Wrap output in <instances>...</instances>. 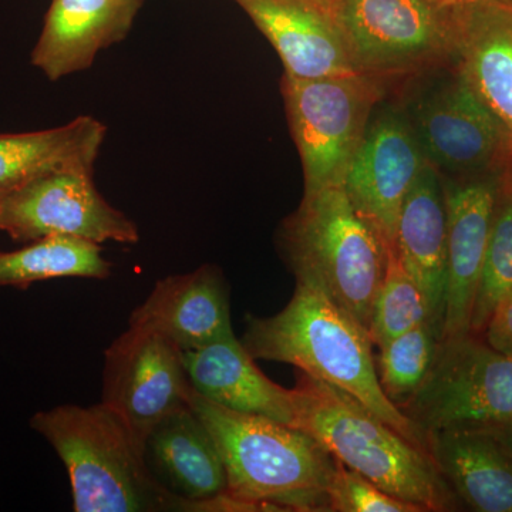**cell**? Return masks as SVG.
Instances as JSON below:
<instances>
[{"label":"cell","instance_id":"obj_9","mask_svg":"<svg viewBox=\"0 0 512 512\" xmlns=\"http://www.w3.org/2000/svg\"><path fill=\"white\" fill-rule=\"evenodd\" d=\"M0 231L29 244L47 237H72L104 244H137V225L97 191L93 167L50 171L3 192Z\"/></svg>","mask_w":512,"mask_h":512},{"label":"cell","instance_id":"obj_10","mask_svg":"<svg viewBox=\"0 0 512 512\" xmlns=\"http://www.w3.org/2000/svg\"><path fill=\"white\" fill-rule=\"evenodd\" d=\"M191 393L183 352L156 330L128 325L104 353L101 403L144 448L161 421L190 406Z\"/></svg>","mask_w":512,"mask_h":512},{"label":"cell","instance_id":"obj_12","mask_svg":"<svg viewBox=\"0 0 512 512\" xmlns=\"http://www.w3.org/2000/svg\"><path fill=\"white\" fill-rule=\"evenodd\" d=\"M426 161L409 120L384 111L370 121L343 188L386 248L396 247L404 200Z\"/></svg>","mask_w":512,"mask_h":512},{"label":"cell","instance_id":"obj_2","mask_svg":"<svg viewBox=\"0 0 512 512\" xmlns=\"http://www.w3.org/2000/svg\"><path fill=\"white\" fill-rule=\"evenodd\" d=\"M190 406L210 431L239 511L329 512L336 460L305 431L234 412L192 389Z\"/></svg>","mask_w":512,"mask_h":512},{"label":"cell","instance_id":"obj_25","mask_svg":"<svg viewBox=\"0 0 512 512\" xmlns=\"http://www.w3.org/2000/svg\"><path fill=\"white\" fill-rule=\"evenodd\" d=\"M386 254V269L369 325L370 339L377 349L429 322L426 298L416 279L404 266L396 247L386 248Z\"/></svg>","mask_w":512,"mask_h":512},{"label":"cell","instance_id":"obj_27","mask_svg":"<svg viewBox=\"0 0 512 512\" xmlns=\"http://www.w3.org/2000/svg\"><path fill=\"white\" fill-rule=\"evenodd\" d=\"M329 505L330 512H424L419 505L386 493L338 460L330 481Z\"/></svg>","mask_w":512,"mask_h":512},{"label":"cell","instance_id":"obj_6","mask_svg":"<svg viewBox=\"0 0 512 512\" xmlns=\"http://www.w3.org/2000/svg\"><path fill=\"white\" fill-rule=\"evenodd\" d=\"M383 79L370 74L282 79L286 114L301 156L305 195L343 187L346 174L384 94Z\"/></svg>","mask_w":512,"mask_h":512},{"label":"cell","instance_id":"obj_23","mask_svg":"<svg viewBox=\"0 0 512 512\" xmlns=\"http://www.w3.org/2000/svg\"><path fill=\"white\" fill-rule=\"evenodd\" d=\"M110 262L101 245L72 237H47L16 251H0V288L26 289L60 278L107 279Z\"/></svg>","mask_w":512,"mask_h":512},{"label":"cell","instance_id":"obj_24","mask_svg":"<svg viewBox=\"0 0 512 512\" xmlns=\"http://www.w3.org/2000/svg\"><path fill=\"white\" fill-rule=\"evenodd\" d=\"M512 291V164L500 175L493 225L480 284H478L470 333L483 335L498 302Z\"/></svg>","mask_w":512,"mask_h":512},{"label":"cell","instance_id":"obj_4","mask_svg":"<svg viewBox=\"0 0 512 512\" xmlns=\"http://www.w3.org/2000/svg\"><path fill=\"white\" fill-rule=\"evenodd\" d=\"M30 427L63 461L74 511H190L151 473L146 448L103 403L43 410L33 414Z\"/></svg>","mask_w":512,"mask_h":512},{"label":"cell","instance_id":"obj_7","mask_svg":"<svg viewBox=\"0 0 512 512\" xmlns=\"http://www.w3.org/2000/svg\"><path fill=\"white\" fill-rule=\"evenodd\" d=\"M400 410L427 434L511 423L512 357L474 333L441 340L426 379Z\"/></svg>","mask_w":512,"mask_h":512},{"label":"cell","instance_id":"obj_19","mask_svg":"<svg viewBox=\"0 0 512 512\" xmlns=\"http://www.w3.org/2000/svg\"><path fill=\"white\" fill-rule=\"evenodd\" d=\"M396 249L419 284L429 308L430 325L441 339L447 289V211L443 178L429 161L404 200Z\"/></svg>","mask_w":512,"mask_h":512},{"label":"cell","instance_id":"obj_13","mask_svg":"<svg viewBox=\"0 0 512 512\" xmlns=\"http://www.w3.org/2000/svg\"><path fill=\"white\" fill-rule=\"evenodd\" d=\"M450 62L503 126L512 148V0L446 6Z\"/></svg>","mask_w":512,"mask_h":512},{"label":"cell","instance_id":"obj_29","mask_svg":"<svg viewBox=\"0 0 512 512\" xmlns=\"http://www.w3.org/2000/svg\"><path fill=\"white\" fill-rule=\"evenodd\" d=\"M494 429H497L500 436L503 437L505 443H507L512 450V421L511 423L504 424V426L494 427Z\"/></svg>","mask_w":512,"mask_h":512},{"label":"cell","instance_id":"obj_22","mask_svg":"<svg viewBox=\"0 0 512 512\" xmlns=\"http://www.w3.org/2000/svg\"><path fill=\"white\" fill-rule=\"evenodd\" d=\"M107 128L90 116L32 133L0 134V190L67 167H93Z\"/></svg>","mask_w":512,"mask_h":512},{"label":"cell","instance_id":"obj_20","mask_svg":"<svg viewBox=\"0 0 512 512\" xmlns=\"http://www.w3.org/2000/svg\"><path fill=\"white\" fill-rule=\"evenodd\" d=\"M429 439L431 456L461 504L512 512V450L497 429L434 431Z\"/></svg>","mask_w":512,"mask_h":512},{"label":"cell","instance_id":"obj_28","mask_svg":"<svg viewBox=\"0 0 512 512\" xmlns=\"http://www.w3.org/2000/svg\"><path fill=\"white\" fill-rule=\"evenodd\" d=\"M481 336L498 352L512 357V291L495 306Z\"/></svg>","mask_w":512,"mask_h":512},{"label":"cell","instance_id":"obj_1","mask_svg":"<svg viewBox=\"0 0 512 512\" xmlns=\"http://www.w3.org/2000/svg\"><path fill=\"white\" fill-rule=\"evenodd\" d=\"M241 342L255 360L288 363L352 394L404 439L430 453L429 434L380 386L369 330L316 286L296 281L281 312L268 318L247 316Z\"/></svg>","mask_w":512,"mask_h":512},{"label":"cell","instance_id":"obj_5","mask_svg":"<svg viewBox=\"0 0 512 512\" xmlns=\"http://www.w3.org/2000/svg\"><path fill=\"white\" fill-rule=\"evenodd\" d=\"M282 245L296 281L326 293L369 330L386 269V247L343 187L305 195L285 222Z\"/></svg>","mask_w":512,"mask_h":512},{"label":"cell","instance_id":"obj_16","mask_svg":"<svg viewBox=\"0 0 512 512\" xmlns=\"http://www.w3.org/2000/svg\"><path fill=\"white\" fill-rule=\"evenodd\" d=\"M128 325L156 330L181 352L234 336L227 281L214 265L160 279Z\"/></svg>","mask_w":512,"mask_h":512},{"label":"cell","instance_id":"obj_11","mask_svg":"<svg viewBox=\"0 0 512 512\" xmlns=\"http://www.w3.org/2000/svg\"><path fill=\"white\" fill-rule=\"evenodd\" d=\"M410 124L424 157L441 174L477 177L503 173L512 164L500 121L456 73L421 97Z\"/></svg>","mask_w":512,"mask_h":512},{"label":"cell","instance_id":"obj_17","mask_svg":"<svg viewBox=\"0 0 512 512\" xmlns=\"http://www.w3.org/2000/svg\"><path fill=\"white\" fill-rule=\"evenodd\" d=\"M144 0H52L32 52L50 82L92 67L101 50L121 42Z\"/></svg>","mask_w":512,"mask_h":512},{"label":"cell","instance_id":"obj_31","mask_svg":"<svg viewBox=\"0 0 512 512\" xmlns=\"http://www.w3.org/2000/svg\"><path fill=\"white\" fill-rule=\"evenodd\" d=\"M6 190H0V198H2V194L3 192H5Z\"/></svg>","mask_w":512,"mask_h":512},{"label":"cell","instance_id":"obj_18","mask_svg":"<svg viewBox=\"0 0 512 512\" xmlns=\"http://www.w3.org/2000/svg\"><path fill=\"white\" fill-rule=\"evenodd\" d=\"M183 360L192 389L205 399L295 427L291 389L269 379L237 336L187 350Z\"/></svg>","mask_w":512,"mask_h":512},{"label":"cell","instance_id":"obj_15","mask_svg":"<svg viewBox=\"0 0 512 512\" xmlns=\"http://www.w3.org/2000/svg\"><path fill=\"white\" fill-rule=\"evenodd\" d=\"M274 46L285 73L301 79L365 74L353 63L320 0H234Z\"/></svg>","mask_w":512,"mask_h":512},{"label":"cell","instance_id":"obj_8","mask_svg":"<svg viewBox=\"0 0 512 512\" xmlns=\"http://www.w3.org/2000/svg\"><path fill=\"white\" fill-rule=\"evenodd\" d=\"M357 69L386 79L450 62L446 8L427 0H320Z\"/></svg>","mask_w":512,"mask_h":512},{"label":"cell","instance_id":"obj_26","mask_svg":"<svg viewBox=\"0 0 512 512\" xmlns=\"http://www.w3.org/2000/svg\"><path fill=\"white\" fill-rule=\"evenodd\" d=\"M440 342L439 333L426 322L379 348L377 377L383 392L399 409L426 379Z\"/></svg>","mask_w":512,"mask_h":512},{"label":"cell","instance_id":"obj_30","mask_svg":"<svg viewBox=\"0 0 512 512\" xmlns=\"http://www.w3.org/2000/svg\"><path fill=\"white\" fill-rule=\"evenodd\" d=\"M427 2L439 6V8H446V6L454 5V3L461 2V0H427Z\"/></svg>","mask_w":512,"mask_h":512},{"label":"cell","instance_id":"obj_14","mask_svg":"<svg viewBox=\"0 0 512 512\" xmlns=\"http://www.w3.org/2000/svg\"><path fill=\"white\" fill-rule=\"evenodd\" d=\"M500 175H441L447 211V289L441 340L470 333Z\"/></svg>","mask_w":512,"mask_h":512},{"label":"cell","instance_id":"obj_21","mask_svg":"<svg viewBox=\"0 0 512 512\" xmlns=\"http://www.w3.org/2000/svg\"><path fill=\"white\" fill-rule=\"evenodd\" d=\"M146 456L187 501L190 511H218L227 494V473L210 431L191 406L178 410L151 431Z\"/></svg>","mask_w":512,"mask_h":512},{"label":"cell","instance_id":"obj_3","mask_svg":"<svg viewBox=\"0 0 512 512\" xmlns=\"http://www.w3.org/2000/svg\"><path fill=\"white\" fill-rule=\"evenodd\" d=\"M291 392L295 427L335 460L424 512L460 510L429 451L404 439L352 394L302 372Z\"/></svg>","mask_w":512,"mask_h":512}]
</instances>
